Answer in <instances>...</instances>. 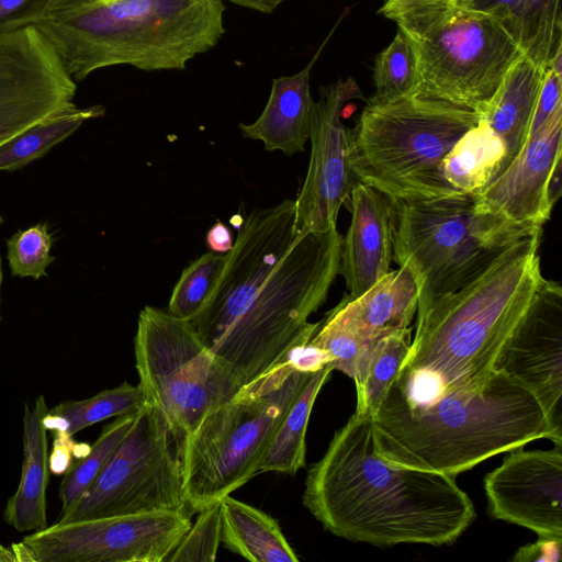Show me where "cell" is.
<instances>
[{"mask_svg": "<svg viewBox=\"0 0 562 562\" xmlns=\"http://www.w3.org/2000/svg\"><path fill=\"white\" fill-rule=\"evenodd\" d=\"M329 37L301 71L273 79L261 115L251 124H239L244 137L261 140L266 150H281L288 156L305 150L315 102L310 92L311 71Z\"/></svg>", "mask_w": 562, "mask_h": 562, "instance_id": "20", "label": "cell"}, {"mask_svg": "<svg viewBox=\"0 0 562 562\" xmlns=\"http://www.w3.org/2000/svg\"><path fill=\"white\" fill-rule=\"evenodd\" d=\"M480 119L472 110L419 92L368 102L350 128L352 170L359 182L393 200L459 194L443 177V159Z\"/></svg>", "mask_w": 562, "mask_h": 562, "instance_id": "6", "label": "cell"}, {"mask_svg": "<svg viewBox=\"0 0 562 562\" xmlns=\"http://www.w3.org/2000/svg\"><path fill=\"white\" fill-rule=\"evenodd\" d=\"M3 223V218L2 216L0 215V225Z\"/></svg>", "mask_w": 562, "mask_h": 562, "instance_id": "44", "label": "cell"}, {"mask_svg": "<svg viewBox=\"0 0 562 562\" xmlns=\"http://www.w3.org/2000/svg\"><path fill=\"white\" fill-rule=\"evenodd\" d=\"M546 70L527 56H520L481 114L506 146L504 169L526 142Z\"/></svg>", "mask_w": 562, "mask_h": 562, "instance_id": "23", "label": "cell"}, {"mask_svg": "<svg viewBox=\"0 0 562 562\" xmlns=\"http://www.w3.org/2000/svg\"><path fill=\"white\" fill-rule=\"evenodd\" d=\"M138 385L181 438L243 389L189 321L145 306L134 338Z\"/></svg>", "mask_w": 562, "mask_h": 562, "instance_id": "9", "label": "cell"}, {"mask_svg": "<svg viewBox=\"0 0 562 562\" xmlns=\"http://www.w3.org/2000/svg\"><path fill=\"white\" fill-rule=\"evenodd\" d=\"M510 451L487 473L484 490L490 515L532 530L562 538V451Z\"/></svg>", "mask_w": 562, "mask_h": 562, "instance_id": "17", "label": "cell"}, {"mask_svg": "<svg viewBox=\"0 0 562 562\" xmlns=\"http://www.w3.org/2000/svg\"><path fill=\"white\" fill-rule=\"evenodd\" d=\"M561 93L562 76L547 68L527 138L540 131L558 111L562 110Z\"/></svg>", "mask_w": 562, "mask_h": 562, "instance_id": "36", "label": "cell"}, {"mask_svg": "<svg viewBox=\"0 0 562 562\" xmlns=\"http://www.w3.org/2000/svg\"><path fill=\"white\" fill-rule=\"evenodd\" d=\"M393 201V260L415 279L417 310L464 285L507 246L483 235L470 194Z\"/></svg>", "mask_w": 562, "mask_h": 562, "instance_id": "11", "label": "cell"}, {"mask_svg": "<svg viewBox=\"0 0 562 562\" xmlns=\"http://www.w3.org/2000/svg\"><path fill=\"white\" fill-rule=\"evenodd\" d=\"M450 3L494 20L522 54L549 68L562 50L561 0H451Z\"/></svg>", "mask_w": 562, "mask_h": 562, "instance_id": "21", "label": "cell"}, {"mask_svg": "<svg viewBox=\"0 0 562 562\" xmlns=\"http://www.w3.org/2000/svg\"><path fill=\"white\" fill-rule=\"evenodd\" d=\"M341 240L337 228H304L294 200L247 215L216 285L189 321L243 387L316 333L321 323L307 319L338 274Z\"/></svg>", "mask_w": 562, "mask_h": 562, "instance_id": "1", "label": "cell"}, {"mask_svg": "<svg viewBox=\"0 0 562 562\" xmlns=\"http://www.w3.org/2000/svg\"><path fill=\"white\" fill-rule=\"evenodd\" d=\"M562 110L528 137L507 167L472 195L483 235L505 246L542 229L561 195Z\"/></svg>", "mask_w": 562, "mask_h": 562, "instance_id": "13", "label": "cell"}, {"mask_svg": "<svg viewBox=\"0 0 562 562\" xmlns=\"http://www.w3.org/2000/svg\"><path fill=\"white\" fill-rule=\"evenodd\" d=\"M206 245L212 252H228L234 245L231 231L222 222H216L206 234Z\"/></svg>", "mask_w": 562, "mask_h": 562, "instance_id": "39", "label": "cell"}, {"mask_svg": "<svg viewBox=\"0 0 562 562\" xmlns=\"http://www.w3.org/2000/svg\"><path fill=\"white\" fill-rule=\"evenodd\" d=\"M224 11L222 0H31L0 30L36 29L81 81L115 65L183 70L217 45Z\"/></svg>", "mask_w": 562, "mask_h": 562, "instance_id": "5", "label": "cell"}, {"mask_svg": "<svg viewBox=\"0 0 562 562\" xmlns=\"http://www.w3.org/2000/svg\"><path fill=\"white\" fill-rule=\"evenodd\" d=\"M31 0H0V22L15 14Z\"/></svg>", "mask_w": 562, "mask_h": 562, "instance_id": "41", "label": "cell"}, {"mask_svg": "<svg viewBox=\"0 0 562 562\" xmlns=\"http://www.w3.org/2000/svg\"><path fill=\"white\" fill-rule=\"evenodd\" d=\"M76 443L71 435L59 431L54 434V443L48 457V469L55 475L64 474L71 464L74 448Z\"/></svg>", "mask_w": 562, "mask_h": 562, "instance_id": "38", "label": "cell"}, {"mask_svg": "<svg viewBox=\"0 0 562 562\" xmlns=\"http://www.w3.org/2000/svg\"><path fill=\"white\" fill-rule=\"evenodd\" d=\"M52 246L53 235L44 223L15 232L7 240V259L12 276L35 280L46 277L47 267L55 260L49 254Z\"/></svg>", "mask_w": 562, "mask_h": 562, "instance_id": "33", "label": "cell"}, {"mask_svg": "<svg viewBox=\"0 0 562 562\" xmlns=\"http://www.w3.org/2000/svg\"><path fill=\"white\" fill-rule=\"evenodd\" d=\"M103 1H110V0H103Z\"/></svg>", "mask_w": 562, "mask_h": 562, "instance_id": "46", "label": "cell"}, {"mask_svg": "<svg viewBox=\"0 0 562 562\" xmlns=\"http://www.w3.org/2000/svg\"><path fill=\"white\" fill-rule=\"evenodd\" d=\"M562 538L538 536L533 543L520 547L513 560L517 562H559L561 560Z\"/></svg>", "mask_w": 562, "mask_h": 562, "instance_id": "37", "label": "cell"}, {"mask_svg": "<svg viewBox=\"0 0 562 562\" xmlns=\"http://www.w3.org/2000/svg\"><path fill=\"white\" fill-rule=\"evenodd\" d=\"M226 261L225 256L206 252L187 267L169 300L168 311L191 321L203 307L216 285Z\"/></svg>", "mask_w": 562, "mask_h": 562, "instance_id": "32", "label": "cell"}, {"mask_svg": "<svg viewBox=\"0 0 562 562\" xmlns=\"http://www.w3.org/2000/svg\"><path fill=\"white\" fill-rule=\"evenodd\" d=\"M373 79L375 92L370 103H387L415 94L419 76L413 45L397 30L393 41L376 57Z\"/></svg>", "mask_w": 562, "mask_h": 562, "instance_id": "31", "label": "cell"}, {"mask_svg": "<svg viewBox=\"0 0 562 562\" xmlns=\"http://www.w3.org/2000/svg\"><path fill=\"white\" fill-rule=\"evenodd\" d=\"M77 85L34 27L0 30V146L76 108Z\"/></svg>", "mask_w": 562, "mask_h": 562, "instance_id": "14", "label": "cell"}, {"mask_svg": "<svg viewBox=\"0 0 562 562\" xmlns=\"http://www.w3.org/2000/svg\"><path fill=\"white\" fill-rule=\"evenodd\" d=\"M2 280H3V271H2V259H1V255H0V292H1V284H2ZM0 305H1V294H0ZM1 314H0V322H1Z\"/></svg>", "mask_w": 562, "mask_h": 562, "instance_id": "43", "label": "cell"}, {"mask_svg": "<svg viewBox=\"0 0 562 562\" xmlns=\"http://www.w3.org/2000/svg\"><path fill=\"white\" fill-rule=\"evenodd\" d=\"M345 205L351 220L342 237L338 274L351 297L370 289L393 261L394 201L381 191L358 182Z\"/></svg>", "mask_w": 562, "mask_h": 562, "instance_id": "18", "label": "cell"}, {"mask_svg": "<svg viewBox=\"0 0 562 562\" xmlns=\"http://www.w3.org/2000/svg\"><path fill=\"white\" fill-rule=\"evenodd\" d=\"M47 412L44 395H40L33 406L24 404L21 479L3 510V520L20 532L38 531L48 526V446L47 430L43 424Z\"/></svg>", "mask_w": 562, "mask_h": 562, "instance_id": "22", "label": "cell"}, {"mask_svg": "<svg viewBox=\"0 0 562 562\" xmlns=\"http://www.w3.org/2000/svg\"><path fill=\"white\" fill-rule=\"evenodd\" d=\"M391 20L413 45L418 92L480 115L524 55L490 16L449 1L414 5Z\"/></svg>", "mask_w": 562, "mask_h": 562, "instance_id": "8", "label": "cell"}, {"mask_svg": "<svg viewBox=\"0 0 562 562\" xmlns=\"http://www.w3.org/2000/svg\"><path fill=\"white\" fill-rule=\"evenodd\" d=\"M398 1H405V0H398Z\"/></svg>", "mask_w": 562, "mask_h": 562, "instance_id": "45", "label": "cell"}, {"mask_svg": "<svg viewBox=\"0 0 562 562\" xmlns=\"http://www.w3.org/2000/svg\"><path fill=\"white\" fill-rule=\"evenodd\" d=\"M370 422L374 451L386 462L454 476L533 440L562 446L537 397L498 370L475 389L422 402L394 381Z\"/></svg>", "mask_w": 562, "mask_h": 562, "instance_id": "4", "label": "cell"}, {"mask_svg": "<svg viewBox=\"0 0 562 562\" xmlns=\"http://www.w3.org/2000/svg\"><path fill=\"white\" fill-rule=\"evenodd\" d=\"M418 307V288L405 267L389 271L362 294L346 295L324 322L363 339L409 328Z\"/></svg>", "mask_w": 562, "mask_h": 562, "instance_id": "19", "label": "cell"}, {"mask_svg": "<svg viewBox=\"0 0 562 562\" xmlns=\"http://www.w3.org/2000/svg\"><path fill=\"white\" fill-rule=\"evenodd\" d=\"M411 328L390 333L370 341L355 373L357 413L372 416L397 376L411 346Z\"/></svg>", "mask_w": 562, "mask_h": 562, "instance_id": "27", "label": "cell"}, {"mask_svg": "<svg viewBox=\"0 0 562 562\" xmlns=\"http://www.w3.org/2000/svg\"><path fill=\"white\" fill-rule=\"evenodd\" d=\"M221 542L232 552L252 562H297L278 521L244 502L222 497Z\"/></svg>", "mask_w": 562, "mask_h": 562, "instance_id": "24", "label": "cell"}, {"mask_svg": "<svg viewBox=\"0 0 562 562\" xmlns=\"http://www.w3.org/2000/svg\"><path fill=\"white\" fill-rule=\"evenodd\" d=\"M191 525L175 512L56 522L11 547L18 562H167Z\"/></svg>", "mask_w": 562, "mask_h": 562, "instance_id": "12", "label": "cell"}, {"mask_svg": "<svg viewBox=\"0 0 562 562\" xmlns=\"http://www.w3.org/2000/svg\"><path fill=\"white\" fill-rule=\"evenodd\" d=\"M542 229L506 247L458 290L417 310L416 330L396 384L407 398L430 401L480 386L546 278Z\"/></svg>", "mask_w": 562, "mask_h": 562, "instance_id": "3", "label": "cell"}, {"mask_svg": "<svg viewBox=\"0 0 562 562\" xmlns=\"http://www.w3.org/2000/svg\"><path fill=\"white\" fill-rule=\"evenodd\" d=\"M371 340L323 322L308 342L330 356L333 370L353 380L359 359Z\"/></svg>", "mask_w": 562, "mask_h": 562, "instance_id": "35", "label": "cell"}, {"mask_svg": "<svg viewBox=\"0 0 562 562\" xmlns=\"http://www.w3.org/2000/svg\"><path fill=\"white\" fill-rule=\"evenodd\" d=\"M364 99L353 78L319 88L311 122V157L294 200L299 223L312 232L336 228L339 210L359 182L351 166L350 128L341 121L347 102Z\"/></svg>", "mask_w": 562, "mask_h": 562, "instance_id": "15", "label": "cell"}, {"mask_svg": "<svg viewBox=\"0 0 562 562\" xmlns=\"http://www.w3.org/2000/svg\"><path fill=\"white\" fill-rule=\"evenodd\" d=\"M303 504L333 535L381 547L449 544L476 517L454 475L395 465L375 453L370 415L357 412L308 469Z\"/></svg>", "mask_w": 562, "mask_h": 562, "instance_id": "2", "label": "cell"}, {"mask_svg": "<svg viewBox=\"0 0 562 562\" xmlns=\"http://www.w3.org/2000/svg\"><path fill=\"white\" fill-rule=\"evenodd\" d=\"M237 5L256 10L262 13H271L285 0H228Z\"/></svg>", "mask_w": 562, "mask_h": 562, "instance_id": "40", "label": "cell"}, {"mask_svg": "<svg viewBox=\"0 0 562 562\" xmlns=\"http://www.w3.org/2000/svg\"><path fill=\"white\" fill-rule=\"evenodd\" d=\"M183 447L184 439L146 401L92 485L57 522L159 512L191 515L184 494Z\"/></svg>", "mask_w": 562, "mask_h": 562, "instance_id": "10", "label": "cell"}, {"mask_svg": "<svg viewBox=\"0 0 562 562\" xmlns=\"http://www.w3.org/2000/svg\"><path fill=\"white\" fill-rule=\"evenodd\" d=\"M104 112L102 105L76 106L29 127L0 146V171H13L44 156L83 122L100 117Z\"/></svg>", "mask_w": 562, "mask_h": 562, "instance_id": "29", "label": "cell"}, {"mask_svg": "<svg viewBox=\"0 0 562 562\" xmlns=\"http://www.w3.org/2000/svg\"><path fill=\"white\" fill-rule=\"evenodd\" d=\"M330 364L311 373L305 385L281 420L259 464L258 474L278 472L294 475L305 465L306 430L315 400L329 379Z\"/></svg>", "mask_w": 562, "mask_h": 562, "instance_id": "26", "label": "cell"}, {"mask_svg": "<svg viewBox=\"0 0 562 562\" xmlns=\"http://www.w3.org/2000/svg\"><path fill=\"white\" fill-rule=\"evenodd\" d=\"M167 562H213L221 543V503L214 502L200 512Z\"/></svg>", "mask_w": 562, "mask_h": 562, "instance_id": "34", "label": "cell"}, {"mask_svg": "<svg viewBox=\"0 0 562 562\" xmlns=\"http://www.w3.org/2000/svg\"><path fill=\"white\" fill-rule=\"evenodd\" d=\"M146 401L139 385L123 382L86 400L60 402L48 408L43 424L52 434L65 431L72 436L108 418L136 413Z\"/></svg>", "mask_w": 562, "mask_h": 562, "instance_id": "28", "label": "cell"}, {"mask_svg": "<svg viewBox=\"0 0 562 562\" xmlns=\"http://www.w3.org/2000/svg\"><path fill=\"white\" fill-rule=\"evenodd\" d=\"M312 372L276 370L245 385L184 440V494L191 515L258 474L272 438Z\"/></svg>", "mask_w": 562, "mask_h": 562, "instance_id": "7", "label": "cell"}, {"mask_svg": "<svg viewBox=\"0 0 562 562\" xmlns=\"http://www.w3.org/2000/svg\"><path fill=\"white\" fill-rule=\"evenodd\" d=\"M136 413L117 416L105 424L89 451L69 465L59 486L61 514L92 485L112 451L128 431Z\"/></svg>", "mask_w": 562, "mask_h": 562, "instance_id": "30", "label": "cell"}, {"mask_svg": "<svg viewBox=\"0 0 562 562\" xmlns=\"http://www.w3.org/2000/svg\"><path fill=\"white\" fill-rule=\"evenodd\" d=\"M18 558L12 547L5 548L0 544V562H16Z\"/></svg>", "mask_w": 562, "mask_h": 562, "instance_id": "42", "label": "cell"}, {"mask_svg": "<svg viewBox=\"0 0 562 562\" xmlns=\"http://www.w3.org/2000/svg\"><path fill=\"white\" fill-rule=\"evenodd\" d=\"M448 1H451V0H448Z\"/></svg>", "mask_w": 562, "mask_h": 562, "instance_id": "47", "label": "cell"}, {"mask_svg": "<svg viewBox=\"0 0 562 562\" xmlns=\"http://www.w3.org/2000/svg\"><path fill=\"white\" fill-rule=\"evenodd\" d=\"M506 156L502 138L486 121L480 119L447 154L442 173L456 191L473 195L503 171Z\"/></svg>", "mask_w": 562, "mask_h": 562, "instance_id": "25", "label": "cell"}, {"mask_svg": "<svg viewBox=\"0 0 562 562\" xmlns=\"http://www.w3.org/2000/svg\"><path fill=\"white\" fill-rule=\"evenodd\" d=\"M494 370L503 371L530 391L551 424L562 430V289L559 282L544 280L503 346Z\"/></svg>", "mask_w": 562, "mask_h": 562, "instance_id": "16", "label": "cell"}]
</instances>
